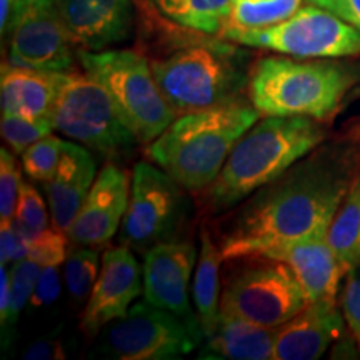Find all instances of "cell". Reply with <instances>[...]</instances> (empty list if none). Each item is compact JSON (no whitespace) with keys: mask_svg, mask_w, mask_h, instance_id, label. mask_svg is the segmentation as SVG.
Segmentation results:
<instances>
[{"mask_svg":"<svg viewBox=\"0 0 360 360\" xmlns=\"http://www.w3.org/2000/svg\"><path fill=\"white\" fill-rule=\"evenodd\" d=\"M354 177L350 152L323 150L299 160L244 200L219 244L224 260L259 257L328 231Z\"/></svg>","mask_w":360,"mask_h":360,"instance_id":"6da1fadb","label":"cell"},{"mask_svg":"<svg viewBox=\"0 0 360 360\" xmlns=\"http://www.w3.org/2000/svg\"><path fill=\"white\" fill-rule=\"evenodd\" d=\"M326 139L309 117H260L232 148L217 179L205 188V209L222 214L249 199L302 160Z\"/></svg>","mask_w":360,"mask_h":360,"instance_id":"7a4b0ae2","label":"cell"},{"mask_svg":"<svg viewBox=\"0 0 360 360\" xmlns=\"http://www.w3.org/2000/svg\"><path fill=\"white\" fill-rule=\"evenodd\" d=\"M245 98L177 115L147 154L186 191L202 192L217 179L242 135L260 119Z\"/></svg>","mask_w":360,"mask_h":360,"instance_id":"3957f363","label":"cell"},{"mask_svg":"<svg viewBox=\"0 0 360 360\" xmlns=\"http://www.w3.org/2000/svg\"><path fill=\"white\" fill-rule=\"evenodd\" d=\"M359 74L327 60L264 57L250 69L249 101L262 117H309L323 122L339 109Z\"/></svg>","mask_w":360,"mask_h":360,"instance_id":"277c9868","label":"cell"},{"mask_svg":"<svg viewBox=\"0 0 360 360\" xmlns=\"http://www.w3.org/2000/svg\"><path fill=\"white\" fill-rule=\"evenodd\" d=\"M247 53L229 44H192L152 60V72L177 115L244 98L250 70Z\"/></svg>","mask_w":360,"mask_h":360,"instance_id":"5b68a950","label":"cell"},{"mask_svg":"<svg viewBox=\"0 0 360 360\" xmlns=\"http://www.w3.org/2000/svg\"><path fill=\"white\" fill-rule=\"evenodd\" d=\"M75 53L85 74L109 92L139 142H154L174 122L177 114L160 92L150 62L142 53L124 49H77Z\"/></svg>","mask_w":360,"mask_h":360,"instance_id":"8992f818","label":"cell"},{"mask_svg":"<svg viewBox=\"0 0 360 360\" xmlns=\"http://www.w3.org/2000/svg\"><path fill=\"white\" fill-rule=\"evenodd\" d=\"M52 120L67 139L109 159L141 143L109 92L87 74H62Z\"/></svg>","mask_w":360,"mask_h":360,"instance_id":"52a82bcc","label":"cell"},{"mask_svg":"<svg viewBox=\"0 0 360 360\" xmlns=\"http://www.w3.org/2000/svg\"><path fill=\"white\" fill-rule=\"evenodd\" d=\"M238 260L245 264L225 282L222 312L262 327H281L310 304L294 272L281 260L264 255Z\"/></svg>","mask_w":360,"mask_h":360,"instance_id":"ba28073f","label":"cell"},{"mask_svg":"<svg viewBox=\"0 0 360 360\" xmlns=\"http://www.w3.org/2000/svg\"><path fill=\"white\" fill-rule=\"evenodd\" d=\"M187 215L186 188L157 164L137 162L120 225V244L143 255L157 244L179 238Z\"/></svg>","mask_w":360,"mask_h":360,"instance_id":"9c48e42d","label":"cell"},{"mask_svg":"<svg viewBox=\"0 0 360 360\" xmlns=\"http://www.w3.org/2000/svg\"><path fill=\"white\" fill-rule=\"evenodd\" d=\"M237 45L297 58H340L360 53V32L327 8L300 7L281 24L225 35Z\"/></svg>","mask_w":360,"mask_h":360,"instance_id":"30bf717a","label":"cell"},{"mask_svg":"<svg viewBox=\"0 0 360 360\" xmlns=\"http://www.w3.org/2000/svg\"><path fill=\"white\" fill-rule=\"evenodd\" d=\"M204 339L177 315L143 300L110 323L102 352L119 360H175L192 354Z\"/></svg>","mask_w":360,"mask_h":360,"instance_id":"8fae6325","label":"cell"},{"mask_svg":"<svg viewBox=\"0 0 360 360\" xmlns=\"http://www.w3.org/2000/svg\"><path fill=\"white\" fill-rule=\"evenodd\" d=\"M8 35V64L29 69L69 72L72 44L56 0H17Z\"/></svg>","mask_w":360,"mask_h":360,"instance_id":"7c38bea8","label":"cell"},{"mask_svg":"<svg viewBox=\"0 0 360 360\" xmlns=\"http://www.w3.org/2000/svg\"><path fill=\"white\" fill-rule=\"evenodd\" d=\"M199 247L191 240L162 242L143 254V300L182 319L193 330L202 332L197 312L191 305L192 276Z\"/></svg>","mask_w":360,"mask_h":360,"instance_id":"4fadbf2b","label":"cell"},{"mask_svg":"<svg viewBox=\"0 0 360 360\" xmlns=\"http://www.w3.org/2000/svg\"><path fill=\"white\" fill-rule=\"evenodd\" d=\"M141 294H143V270L134 250L125 245L107 249L80 317L84 334L97 335L112 322L125 317Z\"/></svg>","mask_w":360,"mask_h":360,"instance_id":"5bb4252c","label":"cell"},{"mask_svg":"<svg viewBox=\"0 0 360 360\" xmlns=\"http://www.w3.org/2000/svg\"><path fill=\"white\" fill-rule=\"evenodd\" d=\"M132 177L117 165H105L70 225L67 237L74 245L102 249L120 231L129 207Z\"/></svg>","mask_w":360,"mask_h":360,"instance_id":"9a60e30c","label":"cell"},{"mask_svg":"<svg viewBox=\"0 0 360 360\" xmlns=\"http://www.w3.org/2000/svg\"><path fill=\"white\" fill-rule=\"evenodd\" d=\"M56 6L70 42L80 51H107L132 35V0H56Z\"/></svg>","mask_w":360,"mask_h":360,"instance_id":"2e32d148","label":"cell"},{"mask_svg":"<svg viewBox=\"0 0 360 360\" xmlns=\"http://www.w3.org/2000/svg\"><path fill=\"white\" fill-rule=\"evenodd\" d=\"M264 257L285 264L302 285L309 302L337 300L340 281L347 274L328 242L327 231L274 247L265 252Z\"/></svg>","mask_w":360,"mask_h":360,"instance_id":"e0dca14e","label":"cell"},{"mask_svg":"<svg viewBox=\"0 0 360 360\" xmlns=\"http://www.w3.org/2000/svg\"><path fill=\"white\" fill-rule=\"evenodd\" d=\"M337 300L310 302L302 312L278 327L274 360H315L322 357L345 330Z\"/></svg>","mask_w":360,"mask_h":360,"instance_id":"ac0fdd59","label":"cell"},{"mask_svg":"<svg viewBox=\"0 0 360 360\" xmlns=\"http://www.w3.org/2000/svg\"><path fill=\"white\" fill-rule=\"evenodd\" d=\"M97 177V162L92 150L82 143L65 141L56 174L45 182L52 225L67 233Z\"/></svg>","mask_w":360,"mask_h":360,"instance_id":"d6986e66","label":"cell"},{"mask_svg":"<svg viewBox=\"0 0 360 360\" xmlns=\"http://www.w3.org/2000/svg\"><path fill=\"white\" fill-rule=\"evenodd\" d=\"M64 72L39 70L29 67L2 64L0 75V107L2 114L51 117L60 89Z\"/></svg>","mask_w":360,"mask_h":360,"instance_id":"ffe728a7","label":"cell"},{"mask_svg":"<svg viewBox=\"0 0 360 360\" xmlns=\"http://www.w3.org/2000/svg\"><path fill=\"white\" fill-rule=\"evenodd\" d=\"M278 327H262L231 314H220L199 359L269 360L274 359Z\"/></svg>","mask_w":360,"mask_h":360,"instance_id":"44dd1931","label":"cell"},{"mask_svg":"<svg viewBox=\"0 0 360 360\" xmlns=\"http://www.w3.org/2000/svg\"><path fill=\"white\" fill-rule=\"evenodd\" d=\"M224 262L220 245L214 242L210 232L205 227L200 231L199 257H197L195 272L192 282V300L199 317L205 339L214 334L219 326L220 314V264Z\"/></svg>","mask_w":360,"mask_h":360,"instance_id":"7402d4cb","label":"cell"},{"mask_svg":"<svg viewBox=\"0 0 360 360\" xmlns=\"http://www.w3.org/2000/svg\"><path fill=\"white\" fill-rule=\"evenodd\" d=\"M170 22L188 30L220 35L231 19L233 0H152Z\"/></svg>","mask_w":360,"mask_h":360,"instance_id":"603a6c76","label":"cell"},{"mask_svg":"<svg viewBox=\"0 0 360 360\" xmlns=\"http://www.w3.org/2000/svg\"><path fill=\"white\" fill-rule=\"evenodd\" d=\"M327 237L345 272L360 267V172L328 225Z\"/></svg>","mask_w":360,"mask_h":360,"instance_id":"cb8c5ba5","label":"cell"},{"mask_svg":"<svg viewBox=\"0 0 360 360\" xmlns=\"http://www.w3.org/2000/svg\"><path fill=\"white\" fill-rule=\"evenodd\" d=\"M302 2L304 0H233L231 19L220 37L281 24L294 15L302 7Z\"/></svg>","mask_w":360,"mask_h":360,"instance_id":"d4e9b609","label":"cell"},{"mask_svg":"<svg viewBox=\"0 0 360 360\" xmlns=\"http://www.w3.org/2000/svg\"><path fill=\"white\" fill-rule=\"evenodd\" d=\"M101 265L102 259L94 247L75 245V249L69 252L65 259L64 278L67 290L75 302L89 299L101 272Z\"/></svg>","mask_w":360,"mask_h":360,"instance_id":"484cf974","label":"cell"},{"mask_svg":"<svg viewBox=\"0 0 360 360\" xmlns=\"http://www.w3.org/2000/svg\"><path fill=\"white\" fill-rule=\"evenodd\" d=\"M56 130L51 117L34 119V117L2 114L0 120V134L4 142L15 155H22L32 143H35L45 135Z\"/></svg>","mask_w":360,"mask_h":360,"instance_id":"4316f807","label":"cell"},{"mask_svg":"<svg viewBox=\"0 0 360 360\" xmlns=\"http://www.w3.org/2000/svg\"><path fill=\"white\" fill-rule=\"evenodd\" d=\"M40 269H42V265L30 259L12 264L11 270H8L11 272V305H8L7 321L2 326V337L6 335L8 328L15 326L22 310L25 309L27 304H30Z\"/></svg>","mask_w":360,"mask_h":360,"instance_id":"83f0119b","label":"cell"},{"mask_svg":"<svg viewBox=\"0 0 360 360\" xmlns=\"http://www.w3.org/2000/svg\"><path fill=\"white\" fill-rule=\"evenodd\" d=\"M64 143L57 135L49 134L32 143L22 154V167L25 174L37 182H47L56 174L58 162H60L62 152H64Z\"/></svg>","mask_w":360,"mask_h":360,"instance_id":"f1b7e54d","label":"cell"},{"mask_svg":"<svg viewBox=\"0 0 360 360\" xmlns=\"http://www.w3.org/2000/svg\"><path fill=\"white\" fill-rule=\"evenodd\" d=\"M22 187L20 169L12 150H0V220H13Z\"/></svg>","mask_w":360,"mask_h":360,"instance_id":"f546056e","label":"cell"},{"mask_svg":"<svg viewBox=\"0 0 360 360\" xmlns=\"http://www.w3.org/2000/svg\"><path fill=\"white\" fill-rule=\"evenodd\" d=\"M13 220L30 236H35V233L49 229V225L52 222L42 197H40L37 188H34V186H30L29 182H22L19 204H17Z\"/></svg>","mask_w":360,"mask_h":360,"instance_id":"4dcf8cb0","label":"cell"},{"mask_svg":"<svg viewBox=\"0 0 360 360\" xmlns=\"http://www.w3.org/2000/svg\"><path fill=\"white\" fill-rule=\"evenodd\" d=\"M67 233L57 231L56 227H49L45 231L35 233L30 240L29 255L27 259L44 265H62L67 259Z\"/></svg>","mask_w":360,"mask_h":360,"instance_id":"1f68e13d","label":"cell"},{"mask_svg":"<svg viewBox=\"0 0 360 360\" xmlns=\"http://www.w3.org/2000/svg\"><path fill=\"white\" fill-rule=\"evenodd\" d=\"M32 237L15 220H0V264L8 265L27 259Z\"/></svg>","mask_w":360,"mask_h":360,"instance_id":"d6a6232c","label":"cell"},{"mask_svg":"<svg viewBox=\"0 0 360 360\" xmlns=\"http://www.w3.org/2000/svg\"><path fill=\"white\" fill-rule=\"evenodd\" d=\"M340 307L360 352V267L345 274V283L340 294Z\"/></svg>","mask_w":360,"mask_h":360,"instance_id":"836d02e7","label":"cell"},{"mask_svg":"<svg viewBox=\"0 0 360 360\" xmlns=\"http://www.w3.org/2000/svg\"><path fill=\"white\" fill-rule=\"evenodd\" d=\"M58 295H60V274H58V265H44L40 269L30 304L35 309L47 307V305H52L56 302Z\"/></svg>","mask_w":360,"mask_h":360,"instance_id":"e575fe53","label":"cell"},{"mask_svg":"<svg viewBox=\"0 0 360 360\" xmlns=\"http://www.w3.org/2000/svg\"><path fill=\"white\" fill-rule=\"evenodd\" d=\"M314 4L335 13L360 32V0H317Z\"/></svg>","mask_w":360,"mask_h":360,"instance_id":"d590c367","label":"cell"},{"mask_svg":"<svg viewBox=\"0 0 360 360\" xmlns=\"http://www.w3.org/2000/svg\"><path fill=\"white\" fill-rule=\"evenodd\" d=\"M64 357V349H62L60 342L51 339L35 342L24 354V359L27 360H58Z\"/></svg>","mask_w":360,"mask_h":360,"instance_id":"8d00e7d4","label":"cell"},{"mask_svg":"<svg viewBox=\"0 0 360 360\" xmlns=\"http://www.w3.org/2000/svg\"><path fill=\"white\" fill-rule=\"evenodd\" d=\"M8 305H11V272L6 265L0 264V327L7 321Z\"/></svg>","mask_w":360,"mask_h":360,"instance_id":"74e56055","label":"cell"},{"mask_svg":"<svg viewBox=\"0 0 360 360\" xmlns=\"http://www.w3.org/2000/svg\"><path fill=\"white\" fill-rule=\"evenodd\" d=\"M17 6V0H0V32L2 37L7 35L8 24H11L13 8Z\"/></svg>","mask_w":360,"mask_h":360,"instance_id":"f35d334b","label":"cell"},{"mask_svg":"<svg viewBox=\"0 0 360 360\" xmlns=\"http://www.w3.org/2000/svg\"><path fill=\"white\" fill-rule=\"evenodd\" d=\"M314 2H317V0H309V4H314Z\"/></svg>","mask_w":360,"mask_h":360,"instance_id":"ab89813d","label":"cell"}]
</instances>
